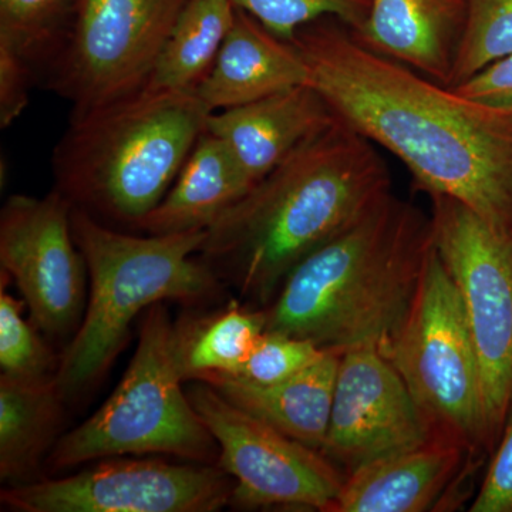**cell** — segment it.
Here are the masks:
<instances>
[{
    "label": "cell",
    "mask_w": 512,
    "mask_h": 512,
    "mask_svg": "<svg viewBox=\"0 0 512 512\" xmlns=\"http://www.w3.org/2000/svg\"><path fill=\"white\" fill-rule=\"evenodd\" d=\"M451 89L512 120V53L488 64L481 72Z\"/></svg>",
    "instance_id": "f1b7e54d"
},
{
    "label": "cell",
    "mask_w": 512,
    "mask_h": 512,
    "mask_svg": "<svg viewBox=\"0 0 512 512\" xmlns=\"http://www.w3.org/2000/svg\"><path fill=\"white\" fill-rule=\"evenodd\" d=\"M392 192L375 144L342 120L296 148L205 229L198 256L255 309L306 256Z\"/></svg>",
    "instance_id": "7a4b0ae2"
},
{
    "label": "cell",
    "mask_w": 512,
    "mask_h": 512,
    "mask_svg": "<svg viewBox=\"0 0 512 512\" xmlns=\"http://www.w3.org/2000/svg\"><path fill=\"white\" fill-rule=\"evenodd\" d=\"M338 121L335 111L311 86L215 111L207 131L221 138L252 184L284 163L296 148Z\"/></svg>",
    "instance_id": "5bb4252c"
},
{
    "label": "cell",
    "mask_w": 512,
    "mask_h": 512,
    "mask_svg": "<svg viewBox=\"0 0 512 512\" xmlns=\"http://www.w3.org/2000/svg\"><path fill=\"white\" fill-rule=\"evenodd\" d=\"M512 53V0H466V23L448 87Z\"/></svg>",
    "instance_id": "cb8c5ba5"
},
{
    "label": "cell",
    "mask_w": 512,
    "mask_h": 512,
    "mask_svg": "<svg viewBox=\"0 0 512 512\" xmlns=\"http://www.w3.org/2000/svg\"><path fill=\"white\" fill-rule=\"evenodd\" d=\"M383 355L437 437L456 441L471 457L490 451L476 345L463 299L434 245L412 306Z\"/></svg>",
    "instance_id": "52a82bcc"
},
{
    "label": "cell",
    "mask_w": 512,
    "mask_h": 512,
    "mask_svg": "<svg viewBox=\"0 0 512 512\" xmlns=\"http://www.w3.org/2000/svg\"><path fill=\"white\" fill-rule=\"evenodd\" d=\"M178 360L185 382L232 376L265 332L264 309L231 302L220 311L185 315L175 322Z\"/></svg>",
    "instance_id": "44dd1931"
},
{
    "label": "cell",
    "mask_w": 512,
    "mask_h": 512,
    "mask_svg": "<svg viewBox=\"0 0 512 512\" xmlns=\"http://www.w3.org/2000/svg\"><path fill=\"white\" fill-rule=\"evenodd\" d=\"M252 187L224 141L205 130L163 200L134 231L147 235L204 231Z\"/></svg>",
    "instance_id": "ac0fdd59"
},
{
    "label": "cell",
    "mask_w": 512,
    "mask_h": 512,
    "mask_svg": "<svg viewBox=\"0 0 512 512\" xmlns=\"http://www.w3.org/2000/svg\"><path fill=\"white\" fill-rule=\"evenodd\" d=\"M73 5L74 0H0V52L18 57L39 83Z\"/></svg>",
    "instance_id": "603a6c76"
},
{
    "label": "cell",
    "mask_w": 512,
    "mask_h": 512,
    "mask_svg": "<svg viewBox=\"0 0 512 512\" xmlns=\"http://www.w3.org/2000/svg\"><path fill=\"white\" fill-rule=\"evenodd\" d=\"M340 356L342 352L329 350L298 375L269 386L228 376H212L201 382L210 384L228 402L256 419L322 453L328 436Z\"/></svg>",
    "instance_id": "d6986e66"
},
{
    "label": "cell",
    "mask_w": 512,
    "mask_h": 512,
    "mask_svg": "<svg viewBox=\"0 0 512 512\" xmlns=\"http://www.w3.org/2000/svg\"><path fill=\"white\" fill-rule=\"evenodd\" d=\"M72 476L3 488L16 512H214L231 503L234 481L218 464L131 456L97 460Z\"/></svg>",
    "instance_id": "8fae6325"
},
{
    "label": "cell",
    "mask_w": 512,
    "mask_h": 512,
    "mask_svg": "<svg viewBox=\"0 0 512 512\" xmlns=\"http://www.w3.org/2000/svg\"><path fill=\"white\" fill-rule=\"evenodd\" d=\"M232 0H188L143 92H194L234 25Z\"/></svg>",
    "instance_id": "7402d4cb"
},
{
    "label": "cell",
    "mask_w": 512,
    "mask_h": 512,
    "mask_svg": "<svg viewBox=\"0 0 512 512\" xmlns=\"http://www.w3.org/2000/svg\"><path fill=\"white\" fill-rule=\"evenodd\" d=\"M429 197L434 247L460 292L476 345L493 453L512 396V229L491 227L456 198Z\"/></svg>",
    "instance_id": "9c48e42d"
},
{
    "label": "cell",
    "mask_w": 512,
    "mask_h": 512,
    "mask_svg": "<svg viewBox=\"0 0 512 512\" xmlns=\"http://www.w3.org/2000/svg\"><path fill=\"white\" fill-rule=\"evenodd\" d=\"M72 210L53 190L45 197L12 195L0 211L2 274L15 281L33 325L52 339L73 338L89 293Z\"/></svg>",
    "instance_id": "7c38bea8"
},
{
    "label": "cell",
    "mask_w": 512,
    "mask_h": 512,
    "mask_svg": "<svg viewBox=\"0 0 512 512\" xmlns=\"http://www.w3.org/2000/svg\"><path fill=\"white\" fill-rule=\"evenodd\" d=\"M72 229L86 262L89 293L82 323L55 376L64 403L100 383L126 345L130 326L151 306L165 301L198 306L214 301L224 288L198 256L205 229L127 234L74 207Z\"/></svg>",
    "instance_id": "5b68a950"
},
{
    "label": "cell",
    "mask_w": 512,
    "mask_h": 512,
    "mask_svg": "<svg viewBox=\"0 0 512 512\" xmlns=\"http://www.w3.org/2000/svg\"><path fill=\"white\" fill-rule=\"evenodd\" d=\"M187 392L217 441L218 466L234 481L229 507L333 511L346 474L328 457L239 409L210 384L191 382Z\"/></svg>",
    "instance_id": "30bf717a"
},
{
    "label": "cell",
    "mask_w": 512,
    "mask_h": 512,
    "mask_svg": "<svg viewBox=\"0 0 512 512\" xmlns=\"http://www.w3.org/2000/svg\"><path fill=\"white\" fill-rule=\"evenodd\" d=\"M471 457L456 441L434 437L349 474L332 512L431 510Z\"/></svg>",
    "instance_id": "e0dca14e"
},
{
    "label": "cell",
    "mask_w": 512,
    "mask_h": 512,
    "mask_svg": "<svg viewBox=\"0 0 512 512\" xmlns=\"http://www.w3.org/2000/svg\"><path fill=\"white\" fill-rule=\"evenodd\" d=\"M466 23V0H370L369 18L353 36L448 86Z\"/></svg>",
    "instance_id": "2e32d148"
},
{
    "label": "cell",
    "mask_w": 512,
    "mask_h": 512,
    "mask_svg": "<svg viewBox=\"0 0 512 512\" xmlns=\"http://www.w3.org/2000/svg\"><path fill=\"white\" fill-rule=\"evenodd\" d=\"M232 3L285 42H292L303 26L325 18L339 20L350 32H360L370 12V0H232Z\"/></svg>",
    "instance_id": "d4e9b609"
},
{
    "label": "cell",
    "mask_w": 512,
    "mask_h": 512,
    "mask_svg": "<svg viewBox=\"0 0 512 512\" xmlns=\"http://www.w3.org/2000/svg\"><path fill=\"white\" fill-rule=\"evenodd\" d=\"M293 45L336 116L399 158L427 195L512 229V120L373 50L342 22L316 20Z\"/></svg>",
    "instance_id": "6da1fadb"
},
{
    "label": "cell",
    "mask_w": 512,
    "mask_h": 512,
    "mask_svg": "<svg viewBox=\"0 0 512 512\" xmlns=\"http://www.w3.org/2000/svg\"><path fill=\"white\" fill-rule=\"evenodd\" d=\"M210 114L194 92H140L70 117L53 151L55 190L110 227L134 229L174 184Z\"/></svg>",
    "instance_id": "277c9868"
},
{
    "label": "cell",
    "mask_w": 512,
    "mask_h": 512,
    "mask_svg": "<svg viewBox=\"0 0 512 512\" xmlns=\"http://www.w3.org/2000/svg\"><path fill=\"white\" fill-rule=\"evenodd\" d=\"M175 322L164 303L144 312L133 359L103 406L60 437L47 457L55 470L116 456L167 454L218 464L220 450L184 389Z\"/></svg>",
    "instance_id": "8992f818"
},
{
    "label": "cell",
    "mask_w": 512,
    "mask_h": 512,
    "mask_svg": "<svg viewBox=\"0 0 512 512\" xmlns=\"http://www.w3.org/2000/svg\"><path fill=\"white\" fill-rule=\"evenodd\" d=\"M25 303L13 298L2 285L0 292V369L2 375L20 379L56 376L60 359L39 335V329L23 318Z\"/></svg>",
    "instance_id": "484cf974"
},
{
    "label": "cell",
    "mask_w": 512,
    "mask_h": 512,
    "mask_svg": "<svg viewBox=\"0 0 512 512\" xmlns=\"http://www.w3.org/2000/svg\"><path fill=\"white\" fill-rule=\"evenodd\" d=\"M36 76L18 57L0 52V126L8 128L28 107Z\"/></svg>",
    "instance_id": "f546056e"
},
{
    "label": "cell",
    "mask_w": 512,
    "mask_h": 512,
    "mask_svg": "<svg viewBox=\"0 0 512 512\" xmlns=\"http://www.w3.org/2000/svg\"><path fill=\"white\" fill-rule=\"evenodd\" d=\"M471 512H512V396L503 430Z\"/></svg>",
    "instance_id": "83f0119b"
},
{
    "label": "cell",
    "mask_w": 512,
    "mask_h": 512,
    "mask_svg": "<svg viewBox=\"0 0 512 512\" xmlns=\"http://www.w3.org/2000/svg\"><path fill=\"white\" fill-rule=\"evenodd\" d=\"M437 437L392 362L375 346L340 356L322 454L346 477Z\"/></svg>",
    "instance_id": "4fadbf2b"
},
{
    "label": "cell",
    "mask_w": 512,
    "mask_h": 512,
    "mask_svg": "<svg viewBox=\"0 0 512 512\" xmlns=\"http://www.w3.org/2000/svg\"><path fill=\"white\" fill-rule=\"evenodd\" d=\"M433 245L431 215L390 192L293 269L264 309L266 332L342 353L383 352L412 306Z\"/></svg>",
    "instance_id": "3957f363"
},
{
    "label": "cell",
    "mask_w": 512,
    "mask_h": 512,
    "mask_svg": "<svg viewBox=\"0 0 512 512\" xmlns=\"http://www.w3.org/2000/svg\"><path fill=\"white\" fill-rule=\"evenodd\" d=\"M64 400L55 376L0 375V480L6 487L37 481L57 443Z\"/></svg>",
    "instance_id": "ffe728a7"
},
{
    "label": "cell",
    "mask_w": 512,
    "mask_h": 512,
    "mask_svg": "<svg viewBox=\"0 0 512 512\" xmlns=\"http://www.w3.org/2000/svg\"><path fill=\"white\" fill-rule=\"evenodd\" d=\"M188 0H74L39 83L84 116L143 92Z\"/></svg>",
    "instance_id": "ba28073f"
},
{
    "label": "cell",
    "mask_w": 512,
    "mask_h": 512,
    "mask_svg": "<svg viewBox=\"0 0 512 512\" xmlns=\"http://www.w3.org/2000/svg\"><path fill=\"white\" fill-rule=\"evenodd\" d=\"M328 352V349L320 348L312 340L265 330L247 362L235 375L228 377L269 386L298 375Z\"/></svg>",
    "instance_id": "4316f807"
},
{
    "label": "cell",
    "mask_w": 512,
    "mask_h": 512,
    "mask_svg": "<svg viewBox=\"0 0 512 512\" xmlns=\"http://www.w3.org/2000/svg\"><path fill=\"white\" fill-rule=\"evenodd\" d=\"M309 80L308 64L295 45L237 8L220 53L194 94L215 113L284 93Z\"/></svg>",
    "instance_id": "9a60e30c"
}]
</instances>
